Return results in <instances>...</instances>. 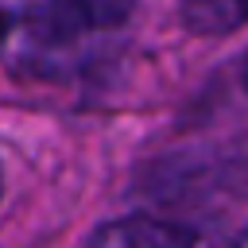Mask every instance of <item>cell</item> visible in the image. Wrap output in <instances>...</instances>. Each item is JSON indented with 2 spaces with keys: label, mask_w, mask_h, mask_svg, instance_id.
<instances>
[{
  "label": "cell",
  "mask_w": 248,
  "mask_h": 248,
  "mask_svg": "<svg viewBox=\"0 0 248 248\" xmlns=\"http://www.w3.org/2000/svg\"><path fill=\"white\" fill-rule=\"evenodd\" d=\"M244 89H248V62H244Z\"/></svg>",
  "instance_id": "cell-7"
},
{
  "label": "cell",
  "mask_w": 248,
  "mask_h": 248,
  "mask_svg": "<svg viewBox=\"0 0 248 248\" xmlns=\"http://www.w3.org/2000/svg\"><path fill=\"white\" fill-rule=\"evenodd\" d=\"M240 4V12H244V19H248V0H236Z\"/></svg>",
  "instance_id": "cell-5"
},
{
  "label": "cell",
  "mask_w": 248,
  "mask_h": 248,
  "mask_svg": "<svg viewBox=\"0 0 248 248\" xmlns=\"http://www.w3.org/2000/svg\"><path fill=\"white\" fill-rule=\"evenodd\" d=\"M89 248H194V232L174 221L132 213V217H116V221L101 225L93 232Z\"/></svg>",
  "instance_id": "cell-2"
},
{
  "label": "cell",
  "mask_w": 248,
  "mask_h": 248,
  "mask_svg": "<svg viewBox=\"0 0 248 248\" xmlns=\"http://www.w3.org/2000/svg\"><path fill=\"white\" fill-rule=\"evenodd\" d=\"M232 248H248V229H244V232H240V236L232 240Z\"/></svg>",
  "instance_id": "cell-4"
},
{
  "label": "cell",
  "mask_w": 248,
  "mask_h": 248,
  "mask_svg": "<svg viewBox=\"0 0 248 248\" xmlns=\"http://www.w3.org/2000/svg\"><path fill=\"white\" fill-rule=\"evenodd\" d=\"M182 23L194 35H225L244 23V12L236 0H182Z\"/></svg>",
  "instance_id": "cell-3"
},
{
  "label": "cell",
  "mask_w": 248,
  "mask_h": 248,
  "mask_svg": "<svg viewBox=\"0 0 248 248\" xmlns=\"http://www.w3.org/2000/svg\"><path fill=\"white\" fill-rule=\"evenodd\" d=\"M244 186H248V159H244Z\"/></svg>",
  "instance_id": "cell-6"
},
{
  "label": "cell",
  "mask_w": 248,
  "mask_h": 248,
  "mask_svg": "<svg viewBox=\"0 0 248 248\" xmlns=\"http://www.w3.org/2000/svg\"><path fill=\"white\" fill-rule=\"evenodd\" d=\"M132 0H27L8 19V58L27 74H62L85 39L120 27Z\"/></svg>",
  "instance_id": "cell-1"
}]
</instances>
